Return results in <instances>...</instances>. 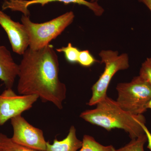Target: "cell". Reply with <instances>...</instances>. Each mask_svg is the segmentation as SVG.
I'll use <instances>...</instances> for the list:
<instances>
[{"label": "cell", "instance_id": "cell-20", "mask_svg": "<svg viewBox=\"0 0 151 151\" xmlns=\"http://www.w3.org/2000/svg\"><path fill=\"white\" fill-rule=\"evenodd\" d=\"M145 62L151 66V57L147 58Z\"/></svg>", "mask_w": 151, "mask_h": 151}, {"label": "cell", "instance_id": "cell-19", "mask_svg": "<svg viewBox=\"0 0 151 151\" xmlns=\"http://www.w3.org/2000/svg\"><path fill=\"white\" fill-rule=\"evenodd\" d=\"M141 2L143 3L151 12V0H139Z\"/></svg>", "mask_w": 151, "mask_h": 151}, {"label": "cell", "instance_id": "cell-2", "mask_svg": "<svg viewBox=\"0 0 151 151\" xmlns=\"http://www.w3.org/2000/svg\"><path fill=\"white\" fill-rule=\"evenodd\" d=\"M95 105L94 109L82 112L80 118L108 131L115 129L124 130L129 134L132 139L145 134L141 125L146 123L143 115H133L124 111L116 101L108 95Z\"/></svg>", "mask_w": 151, "mask_h": 151}, {"label": "cell", "instance_id": "cell-1", "mask_svg": "<svg viewBox=\"0 0 151 151\" xmlns=\"http://www.w3.org/2000/svg\"><path fill=\"white\" fill-rule=\"evenodd\" d=\"M22 55L19 65V94H36L42 102L62 109L67 89L59 78V61L53 45L37 50L28 48Z\"/></svg>", "mask_w": 151, "mask_h": 151}, {"label": "cell", "instance_id": "cell-12", "mask_svg": "<svg viewBox=\"0 0 151 151\" xmlns=\"http://www.w3.org/2000/svg\"><path fill=\"white\" fill-rule=\"evenodd\" d=\"M82 141V146L79 151H116L113 145H103L89 135H84Z\"/></svg>", "mask_w": 151, "mask_h": 151}, {"label": "cell", "instance_id": "cell-3", "mask_svg": "<svg viewBox=\"0 0 151 151\" xmlns=\"http://www.w3.org/2000/svg\"><path fill=\"white\" fill-rule=\"evenodd\" d=\"M74 17L73 12H68L49 21L36 23L23 15L21 22L28 35L29 48L37 50L48 45L73 22Z\"/></svg>", "mask_w": 151, "mask_h": 151}, {"label": "cell", "instance_id": "cell-6", "mask_svg": "<svg viewBox=\"0 0 151 151\" xmlns=\"http://www.w3.org/2000/svg\"><path fill=\"white\" fill-rule=\"evenodd\" d=\"M39 98L36 94L18 95L12 88H6L0 94V126L29 110Z\"/></svg>", "mask_w": 151, "mask_h": 151}, {"label": "cell", "instance_id": "cell-16", "mask_svg": "<svg viewBox=\"0 0 151 151\" xmlns=\"http://www.w3.org/2000/svg\"><path fill=\"white\" fill-rule=\"evenodd\" d=\"M96 62H97V60L95 59L89 50H80L77 62L78 64L83 67H89Z\"/></svg>", "mask_w": 151, "mask_h": 151}, {"label": "cell", "instance_id": "cell-5", "mask_svg": "<svg viewBox=\"0 0 151 151\" xmlns=\"http://www.w3.org/2000/svg\"><path fill=\"white\" fill-rule=\"evenodd\" d=\"M99 55L101 63L105 64V69L92 86V97L87 103L89 106L96 105L107 96L108 86L113 76L118 71L126 70L129 67V56L127 53L119 55L116 51L103 50Z\"/></svg>", "mask_w": 151, "mask_h": 151}, {"label": "cell", "instance_id": "cell-10", "mask_svg": "<svg viewBox=\"0 0 151 151\" xmlns=\"http://www.w3.org/2000/svg\"><path fill=\"white\" fill-rule=\"evenodd\" d=\"M19 65L5 46L0 45V80L6 88H12L19 73Z\"/></svg>", "mask_w": 151, "mask_h": 151}, {"label": "cell", "instance_id": "cell-15", "mask_svg": "<svg viewBox=\"0 0 151 151\" xmlns=\"http://www.w3.org/2000/svg\"><path fill=\"white\" fill-rule=\"evenodd\" d=\"M56 51L63 52L65 59L69 63H75L78 62L80 50L77 47L73 46L71 43H68L67 46L56 49Z\"/></svg>", "mask_w": 151, "mask_h": 151}, {"label": "cell", "instance_id": "cell-21", "mask_svg": "<svg viewBox=\"0 0 151 151\" xmlns=\"http://www.w3.org/2000/svg\"><path fill=\"white\" fill-rule=\"evenodd\" d=\"M147 108L148 109H151V101H150V103H149L148 105H147Z\"/></svg>", "mask_w": 151, "mask_h": 151}, {"label": "cell", "instance_id": "cell-22", "mask_svg": "<svg viewBox=\"0 0 151 151\" xmlns=\"http://www.w3.org/2000/svg\"><path fill=\"white\" fill-rule=\"evenodd\" d=\"M98 1V0H91L92 2H97V1Z\"/></svg>", "mask_w": 151, "mask_h": 151}, {"label": "cell", "instance_id": "cell-9", "mask_svg": "<svg viewBox=\"0 0 151 151\" xmlns=\"http://www.w3.org/2000/svg\"><path fill=\"white\" fill-rule=\"evenodd\" d=\"M55 1L62 2L65 4L73 3L86 6L97 16H101L104 12V9L97 2H90L85 0H5L2 8L4 10L9 9L12 11H19L24 15L28 16L29 13L27 8L29 6L36 4L44 6L48 3Z\"/></svg>", "mask_w": 151, "mask_h": 151}, {"label": "cell", "instance_id": "cell-13", "mask_svg": "<svg viewBox=\"0 0 151 151\" xmlns=\"http://www.w3.org/2000/svg\"><path fill=\"white\" fill-rule=\"evenodd\" d=\"M0 149L1 151H42L21 145L14 142L11 138L0 133Z\"/></svg>", "mask_w": 151, "mask_h": 151}, {"label": "cell", "instance_id": "cell-14", "mask_svg": "<svg viewBox=\"0 0 151 151\" xmlns=\"http://www.w3.org/2000/svg\"><path fill=\"white\" fill-rule=\"evenodd\" d=\"M147 141V138L146 134H143L137 139H132L129 143L116 150V151H145L144 146Z\"/></svg>", "mask_w": 151, "mask_h": 151}, {"label": "cell", "instance_id": "cell-17", "mask_svg": "<svg viewBox=\"0 0 151 151\" xmlns=\"http://www.w3.org/2000/svg\"><path fill=\"white\" fill-rule=\"evenodd\" d=\"M139 76L151 85V66L145 62L142 64Z\"/></svg>", "mask_w": 151, "mask_h": 151}, {"label": "cell", "instance_id": "cell-4", "mask_svg": "<svg viewBox=\"0 0 151 151\" xmlns=\"http://www.w3.org/2000/svg\"><path fill=\"white\" fill-rule=\"evenodd\" d=\"M116 102L122 109L135 115H143L151 100V85L139 76L131 81L117 84Z\"/></svg>", "mask_w": 151, "mask_h": 151}, {"label": "cell", "instance_id": "cell-7", "mask_svg": "<svg viewBox=\"0 0 151 151\" xmlns=\"http://www.w3.org/2000/svg\"><path fill=\"white\" fill-rule=\"evenodd\" d=\"M13 129L11 138L14 142L30 148L45 151L47 142L43 131L32 126L22 115L11 119Z\"/></svg>", "mask_w": 151, "mask_h": 151}, {"label": "cell", "instance_id": "cell-23", "mask_svg": "<svg viewBox=\"0 0 151 151\" xmlns=\"http://www.w3.org/2000/svg\"><path fill=\"white\" fill-rule=\"evenodd\" d=\"M0 151H1V149H0Z\"/></svg>", "mask_w": 151, "mask_h": 151}, {"label": "cell", "instance_id": "cell-8", "mask_svg": "<svg viewBox=\"0 0 151 151\" xmlns=\"http://www.w3.org/2000/svg\"><path fill=\"white\" fill-rule=\"evenodd\" d=\"M0 25L7 35L13 51L23 55L29 47V38L24 25L14 21L1 10Z\"/></svg>", "mask_w": 151, "mask_h": 151}, {"label": "cell", "instance_id": "cell-18", "mask_svg": "<svg viewBox=\"0 0 151 151\" xmlns=\"http://www.w3.org/2000/svg\"><path fill=\"white\" fill-rule=\"evenodd\" d=\"M141 125L142 127L145 134H146V136H147V141L148 142V144L147 147V148L149 149L151 151V133L150 132V131H149L147 128L146 127L145 124L142 123Z\"/></svg>", "mask_w": 151, "mask_h": 151}, {"label": "cell", "instance_id": "cell-11", "mask_svg": "<svg viewBox=\"0 0 151 151\" xmlns=\"http://www.w3.org/2000/svg\"><path fill=\"white\" fill-rule=\"evenodd\" d=\"M82 145V141L76 136L75 127L72 126L67 137L62 140L55 139L52 144L47 142L45 151H77L81 148Z\"/></svg>", "mask_w": 151, "mask_h": 151}]
</instances>
